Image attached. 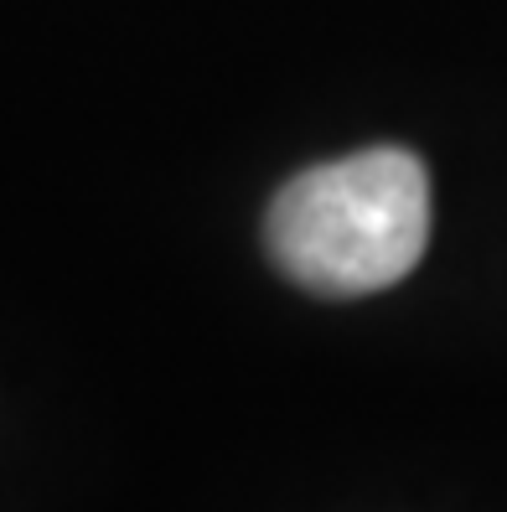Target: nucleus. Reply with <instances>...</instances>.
I'll return each instance as SVG.
<instances>
[{
    "label": "nucleus",
    "instance_id": "nucleus-1",
    "mask_svg": "<svg viewBox=\"0 0 507 512\" xmlns=\"http://www.w3.org/2000/svg\"><path fill=\"white\" fill-rule=\"evenodd\" d=\"M285 280L326 300L399 285L430 244V171L404 145H373L285 182L264 218Z\"/></svg>",
    "mask_w": 507,
    "mask_h": 512
}]
</instances>
